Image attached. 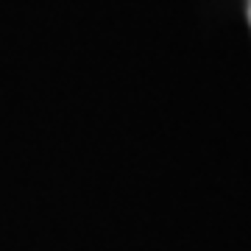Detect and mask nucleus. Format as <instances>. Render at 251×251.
Instances as JSON below:
<instances>
[{"instance_id":"obj_1","label":"nucleus","mask_w":251,"mask_h":251,"mask_svg":"<svg viewBox=\"0 0 251 251\" xmlns=\"http://www.w3.org/2000/svg\"><path fill=\"white\" fill-rule=\"evenodd\" d=\"M249 20H251V9H249Z\"/></svg>"}]
</instances>
